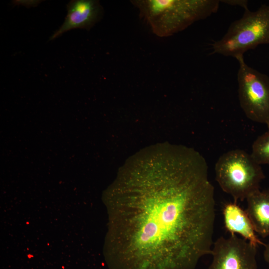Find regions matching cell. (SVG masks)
Masks as SVG:
<instances>
[{
	"mask_svg": "<svg viewBox=\"0 0 269 269\" xmlns=\"http://www.w3.org/2000/svg\"><path fill=\"white\" fill-rule=\"evenodd\" d=\"M217 0H134L131 2L159 37H168L216 13Z\"/></svg>",
	"mask_w": 269,
	"mask_h": 269,
	"instance_id": "cell-2",
	"label": "cell"
},
{
	"mask_svg": "<svg viewBox=\"0 0 269 269\" xmlns=\"http://www.w3.org/2000/svg\"><path fill=\"white\" fill-rule=\"evenodd\" d=\"M238 96L241 107L248 119L264 124L269 130V77L249 66L244 55L236 58Z\"/></svg>",
	"mask_w": 269,
	"mask_h": 269,
	"instance_id": "cell-5",
	"label": "cell"
},
{
	"mask_svg": "<svg viewBox=\"0 0 269 269\" xmlns=\"http://www.w3.org/2000/svg\"><path fill=\"white\" fill-rule=\"evenodd\" d=\"M264 253L265 260L269 265V242L266 245Z\"/></svg>",
	"mask_w": 269,
	"mask_h": 269,
	"instance_id": "cell-12",
	"label": "cell"
},
{
	"mask_svg": "<svg viewBox=\"0 0 269 269\" xmlns=\"http://www.w3.org/2000/svg\"><path fill=\"white\" fill-rule=\"evenodd\" d=\"M257 248L236 235L220 237L213 243L208 269H258Z\"/></svg>",
	"mask_w": 269,
	"mask_h": 269,
	"instance_id": "cell-6",
	"label": "cell"
},
{
	"mask_svg": "<svg viewBox=\"0 0 269 269\" xmlns=\"http://www.w3.org/2000/svg\"><path fill=\"white\" fill-rule=\"evenodd\" d=\"M113 195L110 269H195L211 255L215 192L199 152L173 145L163 164L125 168Z\"/></svg>",
	"mask_w": 269,
	"mask_h": 269,
	"instance_id": "cell-1",
	"label": "cell"
},
{
	"mask_svg": "<svg viewBox=\"0 0 269 269\" xmlns=\"http://www.w3.org/2000/svg\"><path fill=\"white\" fill-rule=\"evenodd\" d=\"M246 211L256 233L262 237L269 236V190L260 189L246 199Z\"/></svg>",
	"mask_w": 269,
	"mask_h": 269,
	"instance_id": "cell-9",
	"label": "cell"
},
{
	"mask_svg": "<svg viewBox=\"0 0 269 269\" xmlns=\"http://www.w3.org/2000/svg\"><path fill=\"white\" fill-rule=\"evenodd\" d=\"M223 215L225 228L231 235H240L257 247L259 245H266L257 236L246 210L237 203L226 204L223 207Z\"/></svg>",
	"mask_w": 269,
	"mask_h": 269,
	"instance_id": "cell-8",
	"label": "cell"
},
{
	"mask_svg": "<svg viewBox=\"0 0 269 269\" xmlns=\"http://www.w3.org/2000/svg\"><path fill=\"white\" fill-rule=\"evenodd\" d=\"M222 1L229 5L241 6L244 9L248 7L247 0H222Z\"/></svg>",
	"mask_w": 269,
	"mask_h": 269,
	"instance_id": "cell-11",
	"label": "cell"
},
{
	"mask_svg": "<svg viewBox=\"0 0 269 269\" xmlns=\"http://www.w3.org/2000/svg\"><path fill=\"white\" fill-rule=\"evenodd\" d=\"M251 154L260 165H269V130L254 141Z\"/></svg>",
	"mask_w": 269,
	"mask_h": 269,
	"instance_id": "cell-10",
	"label": "cell"
},
{
	"mask_svg": "<svg viewBox=\"0 0 269 269\" xmlns=\"http://www.w3.org/2000/svg\"><path fill=\"white\" fill-rule=\"evenodd\" d=\"M243 16L233 22L227 32L212 44V53L236 58L260 44H269V4L252 11L245 8Z\"/></svg>",
	"mask_w": 269,
	"mask_h": 269,
	"instance_id": "cell-4",
	"label": "cell"
},
{
	"mask_svg": "<svg viewBox=\"0 0 269 269\" xmlns=\"http://www.w3.org/2000/svg\"><path fill=\"white\" fill-rule=\"evenodd\" d=\"M215 172L222 190L230 195L237 203L259 190L265 178L261 165L251 154L238 149L221 155L215 164Z\"/></svg>",
	"mask_w": 269,
	"mask_h": 269,
	"instance_id": "cell-3",
	"label": "cell"
},
{
	"mask_svg": "<svg viewBox=\"0 0 269 269\" xmlns=\"http://www.w3.org/2000/svg\"><path fill=\"white\" fill-rule=\"evenodd\" d=\"M67 14L65 21L50 40H53L64 32L75 28L89 30L102 18L104 10L99 0H72L67 5Z\"/></svg>",
	"mask_w": 269,
	"mask_h": 269,
	"instance_id": "cell-7",
	"label": "cell"
}]
</instances>
